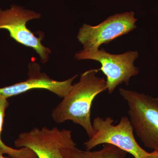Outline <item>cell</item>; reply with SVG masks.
Wrapping results in <instances>:
<instances>
[{
    "label": "cell",
    "instance_id": "11",
    "mask_svg": "<svg viewBox=\"0 0 158 158\" xmlns=\"http://www.w3.org/2000/svg\"><path fill=\"white\" fill-rule=\"evenodd\" d=\"M146 158H158V149L154 150L152 152L148 153Z\"/></svg>",
    "mask_w": 158,
    "mask_h": 158
},
{
    "label": "cell",
    "instance_id": "3",
    "mask_svg": "<svg viewBox=\"0 0 158 158\" xmlns=\"http://www.w3.org/2000/svg\"><path fill=\"white\" fill-rule=\"evenodd\" d=\"M114 119L97 116L92 122L94 133L84 145L90 150L101 144H110L132 155L135 158H146L148 153L136 141L134 128L129 117L123 116L118 124L114 125Z\"/></svg>",
    "mask_w": 158,
    "mask_h": 158
},
{
    "label": "cell",
    "instance_id": "10",
    "mask_svg": "<svg viewBox=\"0 0 158 158\" xmlns=\"http://www.w3.org/2000/svg\"><path fill=\"white\" fill-rule=\"evenodd\" d=\"M8 99L0 95V155H8L11 158H37L35 153L27 148H13L6 145L1 139L4 118L6 109L9 106Z\"/></svg>",
    "mask_w": 158,
    "mask_h": 158
},
{
    "label": "cell",
    "instance_id": "12",
    "mask_svg": "<svg viewBox=\"0 0 158 158\" xmlns=\"http://www.w3.org/2000/svg\"><path fill=\"white\" fill-rule=\"evenodd\" d=\"M0 158H7V157H4L3 155H0Z\"/></svg>",
    "mask_w": 158,
    "mask_h": 158
},
{
    "label": "cell",
    "instance_id": "9",
    "mask_svg": "<svg viewBox=\"0 0 158 158\" xmlns=\"http://www.w3.org/2000/svg\"><path fill=\"white\" fill-rule=\"evenodd\" d=\"M62 153L65 158H125L128 153L114 145L105 144L98 151H84L73 146L64 148Z\"/></svg>",
    "mask_w": 158,
    "mask_h": 158
},
{
    "label": "cell",
    "instance_id": "5",
    "mask_svg": "<svg viewBox=\"0 0 158 158\" xmlns=\"http://www.w3.org/2000/svg\"><path fill=\"white\" fill-rule=\"evenodd\" d=\"M14 144L17 148H30L37 158H65L62 150L76 146L70 130L47 127H35L21 133Z\"/></svg>",
    "mask_w": 158,
    "mask_h": 158
},
{
    "label": "cell",
    "instance_id": "2",
    "mask_svg": "<svg viewBox=\"0 0 158 158\" xmlns=\"http://www.w3.org/2000/svg\"><path fill=\"white\" fill-rule=\"evenodd\" d=\"M134 131L145 147L158 149V98L120 88Z\"/></svg>",
    "mask_w": 158,
    "mask_h": 158
},
{
    "label": "cell",
    "instance_id": "6",
    "mask_svg": "<svg viewBox=\"0 0 158 158\" xmlns=\"http://www.w3.org/2000/svg\"><path fill=\"white\" fill-rule=\"evenodd\" d=\"M40 17V13L18 5L5 10L0 9V29L7 30L16 42L33 48L44 63L48 61L51 51L41 43L42 37H36L26 26L29 21Z\"/></svg>",
    "mask_w": 158,
    "mask_h": 158
},
{
    "label": "cell",
    "instance_id": "1",
    "mask_svg": "<svg viewBox=\"0 0 158 158\" xmlns=\"http://www.w3.org/2000/svg\"><path fill=\"white\" fill-rule=\"evenodd\" d=\"M99 71L91 69L82 73L80 81L72 85L51 115L58 124L70 120L81 126L89 138L94 133L90 118L92 103L100 93L107 90L104 78L97 76Z\"/></svg>",
    "mask_w": 158,
    "mask_h": 158
},
{
    "label": "cell",
    "instance_id": "8",
    "mask_svg": "<svg viewBox=\"0 0 158 158\" xmlns=\"http://www.w3.org/2000/svg\"><path fill=\"white\" fill-rule=\"evenodd\" d=\"M29 78L24 81L11 86L0 88V95L8 99L34 89H46L57 96L63 98L72 87V83L78 76L76 75L64 81H57L51 79L46 74L41 73L40 66L36 62L29 64Z\"/></svg>",
    "mask_w": 158,
    "mask_h": 158
},
{
    "label": "cell",
    "instance_id": "7",
    "mask_svg": "<svg viewBox=\"0 0 158 158\" xmlns=\"http://www.w3.org/2000/svg\"><path fill=\"white\" fill-rule=\"evenodd\" d=\"M137 21L133 11L115 14L98 25L84 24L77 37L83 45V50L96 51L102 44L109 43L133 31L137 27Z\"/></svg>",
    "mask_w": 158,
    "mask_h": 158
},
{
    "label": "cell",
    "instance_id": "4",
    "mask_svg": "<svg viewBox=\"0 0 158 158\" xmlns=\"http://www.w3.org/2000/svg\"><path fill=\"white\" fill-rule=\"evenodd\" d=\"M138 57V52H128L114 55L109 53L102 48L96 51L83 50L76 54L77 60L90 59L99 62L102 71L106 76L108 93L112 94L118 85L124 83L129 85L130 79L135 76L139 69L134 65Z\"/></svg>",
    "mask_w": 158,
    "mask_h": 158
}]
</instances>
